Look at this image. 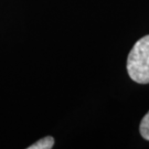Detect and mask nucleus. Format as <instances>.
Instances as JSON below:
<instances>
[{
  "label": "nucleus",
  "mask_w": 149,
  "mask_h": 149,
  "mask_svg": "<svg viewBox=\"0 0 149 149\" xmlns=\"http://www.w3.org/2000/svg\"><path fill=\"white\" fill-rule=\"evenodd\" d=\"M127 72L136 83H149V36L139 39L129 52Z\"/></svg>",
  "instance_id": "f257e3e1"
},
{
  "label": "nucleus",
  "mask_w": 149,
  "mask_h": 149,
  "mask_svg": "<svg viewBox=\"0 0 149 149\" xmlns=\"http://www.w3.org/2000/svg\"><path fill=\"white\" fill-rule=\"evenodd\" d=\"M54 145V139L51 136H47L44 138L40 139L39 141L29 146L28 149H51Z\"/></svg>",
  "instance_id": "f03ea898"
},
{
  "label": "nucleus",
  "mask_w": 149,
  "mask_h": 149,
  "mask_svg": "<svg viewBox=\"0 0 149 149\" xmlns=\"http://www.w3.org/2000/svg\"><path fill=\"white\" fill-rule=\"evenodd\" d=\"M139 132H140V135L143 136V138L149 140V112L145 115L143 120L140 122Z\"/></svg>",
  "instance_id": "7ed1b4c3"
}]
</instances>
